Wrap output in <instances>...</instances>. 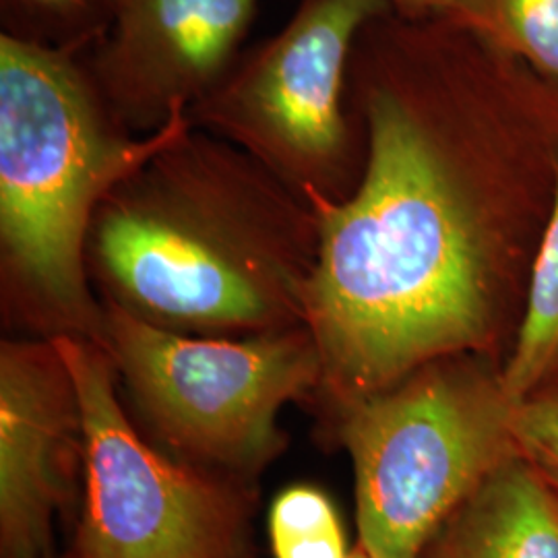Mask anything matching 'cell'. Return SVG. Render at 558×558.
I'll use <instances>...</instances> for the list:
<instances>
[{
	"label": "cell",
	"instance_id": "obj_1",
	"mask_svg": "<svg viewBox=\"0 0 558 558\" xmlns=\"http://www.w3.org/2000/svg\"><path fill=\"white\" fill-rule=\"evenodd\" d=\"M366 160L317 207L304 325L327 414L433 360L505 362L558 184V81L449 17L373 21L350 60Z\"/></svg>",
	"mask_w": 558,
	"mask_h": 558
},
{
	"label": "cell",
	"instance_id": "obj_2",
	"mask_svg": "<svg viewBox=\"0 0 558 558\" xmlns=\"http://www.w3.org/2000/svg\"><path fill=\"white\" fill-rule=\"evenodd\" d=\"M101 304L191 336L304 325L319 216L234 143L191 126L101 201L87 236Z\"/></svg>",
	"mask_w": 558,
	"mask_h": 558
},
{
	"label": "cell",
	"instance_id": "obj_3",
	"mask_svg": "<svg viewBox=\"0 0 558 558\" xmlns=\"http://www.w3.org/2000/svg\"><path fill=\"white\" fill-rule=\"evenodd\" d=\"M193 126L186 110L137 137L101 100L81 52L0 36V306L9 329L104 345L87 236L108 193Z\"/></svg>",
	"mask_w": 558,
	"mask_h": 558
},
{
	"label": "cell",
	"instance_id": "obj_4",
	"mask_svg": "<svg viewBox=\"0 0 558 558\" xmlns=\"http://www.w3.org/2000/svg\"><path fill=\"white\" fill-rule=\"evenodd\" d=\"M511 408L502 362L458 354L327 414L354 468L360 550L416 558L440 523L518 456Z\"/></svg>",
	"mask_w": 558,
	"mask_h": 558
},
{
	"label": "cell",
	"instance_id": "obj_5",
	"mask_svg": "<svg viewBox=\"0 0 558 558\" xmlns=\"http://www.w3.org/2000/svg\"><path fill=\"white\" fill-rule=\"evenodd\" d=\"M104 308L120 396L154 439L201 470L248 484L286 447L281 410L319 391L323 364L306 325L191 336Z\"/></svg>",
	"mask_w": 558,
	"mask_h": 558
},
{
	"label": "cell",
	"instance_id": "obj_6",
	"mask_svg": "<svg viewBox=\"0 0 558 558\" xmlns=\"http://www.w3.org/2000/svg\"><path fill=\"white\" fill-rule=\"evenodd\" d=\"M389 13V0H300L278 34L240 54L186 110L189 119L253 156L313 209L348 199L366 160L350 60L360 34Z\"/></svg>",
	"mask_w": 558,
	"mask_h": 558
},
{
	"label": "cell",
	"instance_id": "obj_7",
	"mask_svg": "<svg viewBox=\"0 0 558 558\" xmlns=\"http://www.w3.org/2000/svg\"><path fill=\"white\" fill-rule=\"evenodd\" d=\"M54 341L83 416V507L73 558H251L246 484L166 458L124 410L108 350L89 339Z\"/></svg>",
	"mask_w": 558,
	"mask_h": 558
},
{
	"label": "cell",
	"instance_id": "obj_8",
	"mask_svg": "<svg viewBox=\"0 0 558 558\" xmlns=\"http://www.w3.org/2000/svg\"><path fill=\"white\" fill-rule=\"evenodd\" d=\"M260 0H114L81 52L120 126L145 137L205 98L240 57Z\"/></svg>",
	"mask_w": 558,
	"mask_h": 558
},
{
	"label": "cell",
	"instance_id": "obj_9",
	"mask_svg": "<svg viewBox=\"0 0 558 558\" xmlns=\"http://www.w3.org/2000/svg\"><path fill=\"white\" fill-rule=\"evenodd\" d=\"M83 465V416L71 368L50 338L0 343L2 558L52 557L54 515Z\"/></svg>",
	"mask_w": 558,
	"mask_h": 558
},
{
	"label": "cell",
	"instance_id": "obj_10",
	"mask_svg": "<svg viewBox=\"0 0 558 558\" xmlns=\"http://www.w3.org/2000/svg\"><path fill=\"white\" fill-rule=\"evenodd\" d=\"M416 558H558V495L515 456L440 523Z\"/></svg>",
	"mask_w": 558,
	"mask_h": 558
},
{
	"label": "cell",
	"instance_id": "obj_11",
	"mask_svg": "<svg viewBox=\"0 0 558 558\" xmlns=\"http://www.w3.org/2000/svg\"><path fill=\"white\" fill-rule=\"evenodd\" d=\"M558 377V184L553 211L539 242L515 341L502 362V385L519 399Z\"/></svg>",
	"mask_w": 558,
	"mask_h": 558
},
{
	"label": "cell",
	"instance_id": "obj_12",
	"mask_svg": "<svg viewBox=\"0 0 558 558\" xmlns=\"http://www.w3.org/2000/svg\"><path fill=\"white\" fill-rule=\"evenodd\" d=\"M449 20L558 81V0H459Z\"/></svg>",
	"mask_w": 558,
	"mask_h": 558
},
{
	"label": "cell",
	"instance_id": "obj_13",
	"mask_svg": "<svg viewBox=\"0 0 558 558\" xmlns=\"http://www.w3.org/2000/svg\"><path fill=\"white\" fill-rule=\"evenodd\" d=\"M276 558H350L343 527L331 499L315 486L281 490L269 511Z\"/></svg>",
	"mask_w": 558,
	"mask_h": 558
},
{
	"label": "cell",
	"instance_id": "obj_14",
	"mask_svg": "<svg viewBox=\"0 0 558 558\" xmlns=\"http://www.w3.org/2000/svg\"><path fill=\"white\" fill-rule=\"evenodd\" d=\"M511 435L519 458L558 495V377L513 399Z\"/></svg>",
	"mask_w": 558,
	"mask_h": 558
},
{
	"label": "cell",
	"instance_id": "obj_15",
	"mask_svg": "<svg viewBox=\"0 0 558 558\" xmlns=\"http://www.w3.org/2000/svg\"><path fill=\"white\" fill-rule=\"evenodd\" d=\"M20 15L36 21L27 40L83 52L100 38L114 0H7Z\"/></svg>",
	"mask_w": 558,
	"mask_h": 558
},
{
	"label": "cell",
	"instance_id": "obj_16",
	"mask_svg": "<svg viewBox=\"0 0 558 558\" xmlns=\"http://www.w3.org/2000/svg\"><path fill=\"white\" fill-rule=\"evenodd\" d=\"M459 0H389L391 9L408 20L453 17Z\"/></svg>",
	"mask_w": 558,
	"mask_h": 558
},
{
	"label": "cell",
	"instance_id": "obj_17",
	"mask_svg": "<svg viewBox=\"0 0 558 558\" xmlns=\"http://www.w3.org/2000/svg\"><path fill=\"white\" fill-rule=\"evenodd\" d=\"M350 558H368L362 550H360L359 546H356V550H352V555H350Z\"/></svg>",
	"mask_w": 558,
	"mask_h": 558
},
{
	"label": "cell",
	"instance_id": "obj_18",
	"mask_svg": "<svg viewBox=\"0 0 558 558\" xmlns=\"http://www.w3.org/2000/svg\"><path fill=\"white\" fill-rule=\"evenodd\" d=\"M40 558H52V557H40Z\"/></svg>",
	"mask_w": 558,
	"mask_h": 558
}]
</instances>
